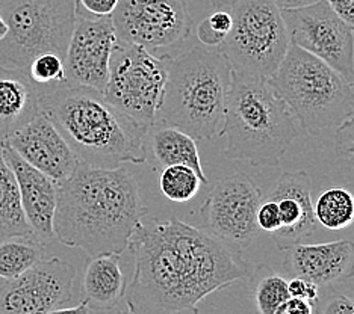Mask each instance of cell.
Here are the masks:
<instances>
[{
  "instance_id": "16",
  "label": "cell",
  "mask_w": 354,
  "mask_h": 314,
  "mask_svg": "<svg viewBox=\"0 0 354 314\" xmlns=\"http://www.w3.org/2000/svg\"><path fill=\"white\" fill-rule=\"evenodd\" d=\"M2 151L17 180L21 208L32 233L43 245L50 244L56 239L53 219L58 186L44 173L28 164L5 141H2Z\"/></svg>"
},
{
  "instance_id": "39",
  "label": "cell",
  "mask_w": 354,
  "mask_h": 314,
  "mask_svg": "<svg viewBox=\"0 0 354 314\" xmlns=\"http://www.w3.org/2000/svg\"><path fill=\"white\" fill-rule=\"evenodd\" d=\"M6 32H8V26H6V23H5L2 15H0V41H2V39L5 38Z\"/></svg>"
},
{
  "instance_id": "38",
  "label": "cell",
  "mask_w": 354,
  "mask_h": 314,
  "mask_svg": "<svg viewBox=\"0 0 354 314\" xmlns=\"http://www.w3.org/2000/svg\"><path fill=\"white\" fill-rule=\"evenodd\" d=\"M238 2L239 0H211L214 10H227V11H230V8Z\"/></svg>"
},
{
  "instance_id": "32",
  "label": "cell",
  "mask_w": 354,
  "mask_h": 314,
  "mask_svg": "<svg viewBox=\"0 0 354 314\" xmlns=\"http://www.w3.org/2000/svg\"><path fill=\"white\" fill-rule=\"evenodd\" d=\"M197 38L203 46L216 48V47H220V44L224 41L226 35L220 34V32H215L212 28H209V24L203 20L197 26Z\"/></svg>"
},
{
  "instance_id": "37",
  "label": "cell",
  "mask_w": 354,
  "mask_h": 314,
  "mask_svg": "<svg viewBox=\"0 0 354 314\" xmlns=\"http://www.w3.org/2000/svg\"><path fill=\"white\" fill-rule=\"evenodd\" d=\"M336 151L339 156L344 157H354V139L348 142L337 141L336 142Z\"/></svg>"
},
{
  "instance_id": "5",
  "label": "cell",
  "mask_w": 354,
  "mask_h": 314,
  "mask_svg": "<svg viewBox=\"0 0 354 314\" xmlns=\"http://www.w3.org/2000/svg\"><path fill=\"white\" fill-rule=\"evenodd\" d=\"M167 82L156 124L180 128L194 139H214L224 123L232 67L206 46L167 58Z\"/></svg>"
},
{
  "instance_id": "33",
  "label": "cell",
  "mask_w": 354,
  "mask_h": 314,
  "mask_svg": "<svg viewBox=\"0 0 354 314\" xmlns=\"http://www.w3.org/2000/svg\"><path fill=\"white\" fill-rule=\"evenodd\" d=\"M313 311H315V307L308 301L289 296L279 307L277 314H312Z\"/></svg>"
},
{
  "instance_id": "7",
  "label": "cell",
  "mask_w": 354,
  "mask_h": 314,
  "mask_svg": "<svg viewBox=\"0 0 354 314\" xmlns=\"http://www.w3.org/2000/svg\"><path fill=\"white\" fill-rule=\"evenodd\" d=\"M0 15L8 26L0 41V67L26 72L29 62L47 52L66 59L76 0H0Z\"/></svg>"
},
{
  "instance_id": "22",
  "label": "cell",
  "mask_w": 354,
  "mask_h": 314,
  "mask_svg": "<svg viewBox=\"0 0 354 314\" xmlns=\"http://www.w3.org/2000/svg\"><path fill=\"white\" fill-rule=\"evenodd\" d=\"M17 236L35 237L23 213L17 180L5 160L0 141V242Z\"/></svg>"
},
{
  "instance_id": "14",
  "label": "cell",
  "mask_w": 354,
  "mask_h": 314,
  "mask_svg": "<svg viewBox=\"0 0 354 314\" xmlns=\"http://www.w3.org/2000/svg\"><path fill=\"white\" fill-rule=\"evenodd\" d=\"M117 44V32L111 17H91L77 12L64 59L67 84L90 86L103 92Z\"/></svg>"
},
{
  "instance_id": "15",
  "label": "cell",
  "mask_w": 354,
  "mask_h": 314,
  "mask_svg": "<svg viewBox=\"0 0 354 314\" xmlns=\"http://www.w3.org/2000/svg\"><path fill=\"white\" fill-rule=\"evenodd\" d=\"M2 141L52 179L56 186L66 181L80 164L68 142L43 110Z\"/></svg>"
},
{
  "instance_id": "23",
  "label": "cell",
  "mask_w": 354,
  "mask_h": 314,
  "mask_svg": "<svg viewBox=\"0 0 354 314\" xmlns=\"http://www.w3.org/2000/svg\"><path fill=\"white\" fill-rule=\"evenodd\" d=\"M41 242L35 237H10L0 242V278H19L44 257Z\"/></svg>"
},
{
  "instance_id": "20",
  "label": "cell",
  "mask_w": 354,
  "mask_h": 314,
  "mask_svg": "<svg viewBox=\"0 0 354 314\" xmlns=\"http://www.w3.org/2000/svg\"><path fill=\"white\" fill-rule=\"evenodd\" d=\"M126 279L120 254H99L86 263L82 281V301L90 311H111L124 300Z\"/></svg>"
},
{
  "instance_id": "34",
  "label": "cell",
  "mask_w": 354,
  "mask_h": 314,
  "mask_svg": "<svg viewBox=\"0 0 354 314\" xmlns=\"http://www.w3.org/2000/svg\"><path fill=\"white\" fill-rule=\"evenodd\" d=\"M324 314H354V301L347 296H337L326 304L324 308H321Z\"/></svg>"
},
{
  "instance_id": "28",
  "label": "cell",
  "mask_w": 354,
  "mask_h": 314,
  "mask_svg": "<svg viewBox=\"0 0 354 314\" xmlns=\"http://www.w3.org/2000/svg\"><path fill=\"white\" fill-rule=\"evenodd\" d=\"M256 224L261 231L265 233H274L280 227V213L279 207L274 199L268 197L262 198L259 207L256 212Z\"/></svg>"
},
{
  "instance_id": "8",
  "label": "cell",
  "mask_w": 354,
  "mask_h": 314,
  "mask_svg": "<svg viewBox=\"0 0 354 314\" xmlns=\"http://www.w3.org/2000/svg\"><path fill=\"white\" fill-rule=\"evenodd\" d=\"M230 12L232 28L216 50L232 71L270 79L291 44L281 10L274 0H239Z\"/></svg>"
},
{
  "instance_id": "35",
  "label": "cell",
  "mask_w": 354,
  "mask_h": 314,
  "mask_svg": "<svg viewBox=\"0 0 354 314\" xmlns=\"http://www.w3.org/2000/svg\"><path fill=\"white\" fill-rule=\"evenodd\" d=\"M339 17L354 28V0H326Z\"/></svg>"
},
{
  "instance_id": "26",
  "label": "cell",
  "mask_w": 354,
  "mask_h": 314,
  "mask_svg": "<svg viewBox=\"0 0 354 314\" xmlns=\"http://www.w3.org/2000/svg\"><path fill=\"white\" fill-rule=\"evenodd\" d=\"M26 72L29 79L39 88V91L43 94L62 84H67L64 58L52 52L35 56V58L29 62Z\"/></svg>"
},
{
  "instance_id": "40",
  "label": "cell",
  "mask_w": 354,
  "mask_h": 314,
  "mask_svg": "<svg viewBox=\"0 0 354 314\" xmlns=\"http://www.w3.org/2000/svg\"><path fill=\"white\" fill-rule=\"evenodd\" d=\"M353 86H354V84H353Z\"/></svg>"
},
{
  "instance_id": "2",
  "label": "cell",
  "mask_w": 354,
  "mask_h": 314,
  "mask_svg": "<svg viewBox=\"0 0 354 314\" xmlns=\"http://www.w3.org/2000/svg\"><path fill=\"white\" fill-rule=\"evenodd\" d=\"M147 213L138 183L123 165L108 169L80 162L58 184L55 236L90 257L122 254Z\"/></svg>"
},
{
  "instance_id": "24",
  "label": "cell",
  "mask_w": 354,
  "mask_h": 314,
  "mask_svg": "<svg viewBox=\"0 0 354 314\" xmlns=\"http://www.w3.org/2000/svg\"><path fill=\"white\" fill-rule=\"evenodd\" d=\"M315 219L327 230L339 231L354 224V195L344 188L324 190L313 206Z\"/></svg>"
},
{
  "instance_id": "3",
  "label": "cell",
  "mask_w": 354,
  "mask_h": 314,
  "mask_svg": "<svg viewBox=\"0 0 354 314\" xmlns=\"http://www.w3.org/2000/svg\"><path fill=\"white\" fill-rule=\"evenodd\" d=\"M39 108L82 164L112 169L147 162L146 128L94 88L62 84L39 97Z\"/></svg>"
},
{
  "instance_id": "12",
  "label": "cell",
  "mask_w": 354,
  "mask_h": 314,
  "mask_svg": "<svg viewBox=\"0 0 354 314\" xmlns=\"http://www.w3.org/2000/svg\"><path fill=\"white\" fill-rule=\"evenodd\" d=\"M289 43L317 56L354 84V28L326 0L295 10H281Z\"/></svg>"
},
{
  "instance_id": "21",
  "label": "cell",
  "mask_w": 354,
  "mask_h": 314,
  "mask_svg": "<svg viewBox=\"0 0 354 314\" xmlns=\"http://www.w3.org/2000/svg\"><path fill=\"white\" fill-rule=\"evenodd\" d=\"M146 139L159 165H188L198 174L203 184L209 183L200 162L197 142L191 135L173 126L155 124L149 128Z\"/></svg>"
},
{
  "instance_id": "9",
  "label": "cell",
  "mask_w": 354,
  "mask_h": 314,
  "mask_svg": "<svg viewBox=\"0 0 354 314\" xmlns=\"http://www.w3.org/2000/svg\"><path fill=\"white\" fill-rule=\"evenodd\" d=\"M167 58H158L146 47L118 41L111 56L109 79L103 95L109 103L149 128L156 124L167 82Z\"/></svg>"
},
{
  "instance_id": "4",
  "label": "cell",
  "mask_w": 354,
  "mask_h": 314,
  "mask_svg": "<svg viewBox=\"0 0 354 314\" xmlns=\"http://www.w3.org/2000/svg\"><path fill=\"white\" fill-rule=\"evenodd\" d=\"M299 135L295 118L268 79L232 71L224 123V156L253 166H279Z\"/></svg>"
},
{
  "instance_id": "25",
  "label": "cell",
  "mask_w": 354,
  "mask_h": 314,
  "mask_svg": "<svg viewBox=\"0 0 354 314\" xmlns=\"http://www.w3.org/2000/svg\"><path fill=\"white\" fill-rule=\"evenodd\" d=\"M159 190L173 203H187L192 199L200 189L198 174L188 165H168L159 174Z\"/></svg>"
},
{
  "instance_id": "1",
  "label": "cell",
  "mask_w": 354,
  "mask_h": 314,
  "mask_svg": "<svg viewBox=\"0 0 354 314\" xmlns=\"http://www.w3.org/2000/svg\"><path fill=\"white\" fill-rule=\"evenodd\" d=\"M127 248L135 269L124 300L133 314H196L207 295L248 275L239 251L176 216L141 221Z\"/></svg>"
},
{
  "instance_id": "10",
  "label": "cell",
  "mask_w": 354,
  "mask_h": 314,
  "mask_svg": "<svg viewBox=\"0 0 354 314\" xmlns=\"http://www.w3.org/2000/svg\"><path fill=\"white\" fill-rule=\"evenodd\" d=\"M75 266L59 257H43L19 278L0 286V314L90 313L80 301L75 305Z\"/></svg>"
},
{
  "instance_id": "18",
  "label": "cell",
  "mask_w": 354,
  "mask_h": 314,
  "mask_svg": "<svg viewBox=\"0 0 354 314\" xmlns=\"http://www.w3.org/2000/svg\"><path fill=\"white\" fill-rule=\"evenodd\" d=\"M285 269L321 286L341 284L354 277V242L336 240L327 244H295L285 249Z\"/></svg>"
},
{
  "instance_id": "19",
  "label": "cell",
  "mask_w": 354,
  "mask_h": 314,
  "mask_svg": "<svg viewBox=\"0 0 354 314\" xmlns=\"http://www.w3.org/2000/svg\"><path fill=\"white\" fill-rule=\"evenodd\" d=\"M41 95L25 71L0 67V141L41 110Z\"/></svg>"
},
{
  "instance_id": "36",
  "label": "cell",
  "mask_w": 354,
  "mask_h": 314,
  "mask_svg": "<svg viewBox=\"0 0 354 314\" xmlns=\"http://www.w3.org/2000/svg\"><path fill=\"white\" fill-rule=\"evenodd\" d=\"M317 2H319V0H274V3L280 10H295V8L308 6Z\"/></svg>"
},
{
  "instance_id": "6",
  "label": "cell",
  "mask_w": 354,
  "mask_h": 314,
  "mask_svg": "<svg viewBox=\"0 0 354 314\" xmlns=\"http://www.w3.org/2000/svg\"><path fill=\"white\" fill-rule=\"evenodd\" d=\"M268 82L310 136L354 124V86L317 56L289 44Z\"/></svg>"
},
{
  "instance_id": "29",
  "label": "cell",
  "mask_w": 354,
  "mask_h": 314,
  "mask_svg": "<svg viewBox=\"0 0 354 314\" xmlns=\"http://www.w3.org/2000/svg\"><path fill=\"white\" fill-rule=\"evenodd\" d=\"M120 0H76V11L91 17H111Z\"/></svg>"
},
{
  "instance_id": "30",
  "label": "cell",
  "mask_w": 354,
  "mask_h": 314,
  "mask_svg": "<svg viewBox=\"0 0 354 314\" xmlns=\"http://www.w3.org/2000/svg\"><path fill=\"white\" fill-rule=\"evenodd\" d=\"M288 290H289V296L308 301L309 304L313 305V307L318 304V300H319L318 286L310 283L308 279H304L301 277H292V279L288 283Z\"/></svg>"
},
{
  "instance_id": "31",
  "label": "cell",
  "mask_w": 354,
  "mask_h": 314,
  "mask_svg": "<svg viewBox=\"0 0 354 314\" xmlns=\"http://www.w3.org/2000/svg\"><path fill=\"white\" fill-rule=\"evenodd\" d=\"M205 21L209 24V28H212L215 32H220L223 35H227L232 28V12L227 10H215Z\"/></svg>"
},
{
  "instance_id": "27",
  "label": "cell",
  "mask_w": 354,
  "mask_h": 314,
  "mask_svg": "<svg viewBox=\"0 0 354 314\" xmlns=\"http://www.w3.org/2000/svg\"><path fill=\"white\" fill-rule=\"evenodd\" d=\"M288 297V281L277 273L261 278L254 290L256 308L262 314H277L279 307Z\"/></svg>"
},
{
  "instance_id": "13",
  "label": "cell",
  "mask_w": 354,
  "mask_h": 314,
  "mask_svg": "<svg viewBox=\"0 0 354 314\" xmlns=\"http://www.w3.org/2000/svg\"><path fill=\"white\" fill-rule=\"evenodd\" d=\"M111 19L118 41L150 52L182 46L192 30L187 0H120Z\"/></svg>"
},
{
  "instance_id": "17",
  "label": "cell",
  "mask_w": 354,
  "mask_h": 314,
  "mask_svg": "<svg viewBox=\"0 0 354 314\" xmlns=\"http://www.w3.org/2000/svg\"><path fill=\"white\" fill-rule=\"evenodd\" d=\"M310 193V177L304 169H299L281 174L277 186L267 195L279 207L280 227L271 233V237L281 253L312 236L317 228Z\"/></svg>"
},
{
  "instance_id": "11",
  "label": "cell",
  "mask_w": 354,
  "mask_h": 314,
  "mask_svg": "<svg viewBox=\"0 0 354 314\" xmlns=\"http://www.w3.org/2000/svg\"><path fill=\"white\" fill-rule=\"evenodd\" d=\"M263 193L250 175L235 173L212 184L200 208L206 231L243 253L259 233L256 212Z\"/></svg>"
}]
</instances>
